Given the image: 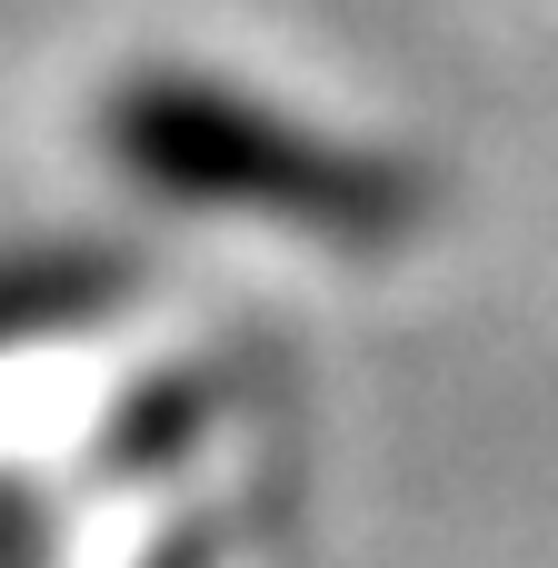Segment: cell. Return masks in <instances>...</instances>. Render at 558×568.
<instances>
[{
  "label": "cell",
  "instance_id": "1",
  "mask_svg": "<svg viewBox=\"0 0 558 568\" xmlns=\"http://www.w3.org/2000/svg\"><path fill=\"white\" fill-rule=\"evenodd\" d=\"M100 140L160 200H190L220 220H270V230L329 240V250H399L429 220V190L409 160L329 140V130H310L230 80H190V70L120 80L100 110Z\"/></svg>",
  "mask_w": 558,
  "mask_h": 568
}]
</instances>
